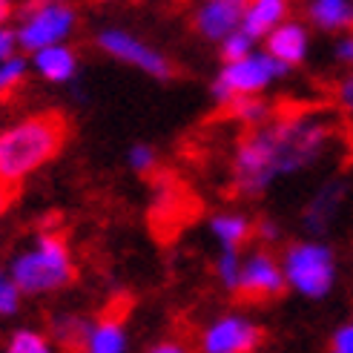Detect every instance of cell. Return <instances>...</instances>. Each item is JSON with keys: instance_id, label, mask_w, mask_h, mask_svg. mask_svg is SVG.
Wrapping results in <instances>:
<instances>
[{"instance_id": "5", "label": "cell", "mask_w": 353, "mask_h": 353, "mask_svg": "<svg viewBox=\"0 0 353 353\" xmlns=\"http://www.w3.org/2000/svg\"><path fill=\"white\" fill-rule=\"evenodd\" d=\"M290 75V66L273 58L268 49H253L241 58L224 61L216 81L210 83V95L219 107H227L233 98L241 95H264L273 83L285 81Z\"/></svg>"}, {"instance_id": "19", "label": "cell", "mask_w": 353, "mask_h": 353, "mask_svg": "<svg viewBox=\"0 0 353 353\" xmlns=\"http://www.w3.org/2000/svg\"><path fill=\"white\" fill-rule=\"evenodd\" d=\"M90 322L86 316H75V313H61L52 322V333H55V342L63 347H83L86 330H90Z\"/></svg>"}, {"instance_id": "16", "label": "cell", "mask_w": 353, "mask_h": 353, "mask_svg": "<svg viewBox=\"0 0 353 353\" xmlns=\"http://www.w3.org/2000/svg\"><path fill=\"white\" fill-rule=\"evenodd\" d=\"M307 21L322 32L353 29V0H307Z\"/></svg>"}, {"instance_id": "27", "label": "cell", "mask_w": 353, "mask_h": 353, "mask_svg": "<svg viewBox=\"0 0 353 353\" xmlns=\"http://www.w3.org/2000/svg\"><path fill=\"white\" fill-rule=\"evenodd\" d=\"M333 58H336L342 66L353 69V29H345L339 34V41L333 43Z\"/></svg>"}, {"instance_id": "24", "label": "cell", "mask_w": 353, "mask_h": 353, "mask_svg": "<svg viewBox=\"0 0 353 353\" xmlns=\"http://www.w3.org/2000/svg\"><path fill=\"white\" fill-rule=\"evenodd\" d=\"M259 46V41L253 38L247 29H233L230 34H224V38L219 41V52H221V61H233V58H241L247 55V52H253Z\"/></svg>"}, {"instance_id": "22", "label": "cell", "mask_w": 353, "mask_h": 353, "mask_svg": "<svg viewBox=\"0 0 353 353\" xmlns=\"http://www.w3.org/2000/svg\"><path fill=\"white\" fill-rule=\"evenodd\" d=\"M29 75V61L23 58V52H14L6 61H0V101L9 98L12 90H17Z\"/></svg>"}, {"instance_id": "3", "label": "cell", "mask_w": 353, "mask_h": 353, "mask_svg": "<svg viewBox=\"0 0 353 353\" xmlns=\"http://www.w3.org/2000/svg\"><path fill=\"white\" fill-rule=\"evenodd\" d=\"M6 270L23 296L41 299V296L61 293L72 285L75 259L61 236L41 233L9 259Z\"/></svg>"}, {"instance_id": "32", "label": "cell", "mask_w": 353, "mask_h": 353, "mask_svg": "<svg viewBox=\"0 0 353 353\" xmlns=\"http://www.w3.org/2000/svg\"><path fill=\"white\" fill-rule=\"evenodd\" d=\"M150 353H184V345L181 342H172V339H164V342H155L150 347Z\"/></svg>"}, {"instance_id": "30", "label": "cell", "mask_w": 353, "mask_h": 353, "mask_svg": "<svg viewBox=\"0 0 353 353\" xmlns=\"http://www.w3.org/2000/svg\"><path fill=\"white\" fill-rule=\"evenodd\" d=\"M17 52V38H14V29L9 23L0 21V61H6L9 55Z\"/></svg>"}, {"instance_id": "10", "label": "cell", "mask_w": 353, "mask_h": 353, "mask_svg": "<svg viewBox=\"0 0 353 353\" xmlns=\"http://www.w3.org/2000/svg\"><path fill=\"white\" fill-rule=\"evenodd\" d=\"M261 49H268L273 58H279L281 63L296 69V66H302L310 55V29L302 21L285 17L279 26H273L261 38Z\"/></svg>"}, {"instance_id": "31", "label": "cell", "mask_w": 353, "mask_h": 353, "mask_svg": "<svg viewBox=\"0 0 353 353\" xmlns=\"http://www.w3.org/2000/svg\"><path fill=\"white\" fill-rule=\"evenodd\" d=\"M21 6H23L21 0H0V21H3V23H12Z\"/></svg>"}, {"instance_id": "33", "label": "cell", "mask_w": 353, "mask_h": 353, "mask_svg": "<svg viewBox=\"0 0 353 353\" xmlns=\"http://www.w3.org/2000/svg\"><path fill=\"white\" fill-rule=\"evenodd\" d=\"M9 187L0 181V216H3V210H6V204H9V192H6Z\"/></svg>"}, {"instance_id": "8", "label": "cell", "mask_w": 353, "mask_h": 353, "mask_svg": "<svg viewBox=\"0 0 353 353\" xmlns=\"http://www.w3.org/2000/svg\"><path fill=\"white\" fill-rule=\"evenodd\" d=\"M264 342V330L244 313H224L201 330V353H253Z\"/></svg>"}, {"instance_id": "7", "label": "cell", "mask_w": 353, "mask_h": 353, "mask_svg": "<svg viewBox=\"0 0 353 353\" xmlns=\"http://www.w3.org/2000/svg\"><path fill=\"white\" fill-rule=\"evenodd\" d=\"M95 46L103 52L107 58L127 63L138 72H144L147 78L155 81H167L172 78V63L161 49H155L150 41L138 38L135 32L121 29V26H103L95 34Z\"/></svg>"}, {"instance_id": "21", "label": "cell", "mask_w": 353, "mask_h": 353, "mask_svg": "<svg viewBox=\"0 0 353 353\" xmlns=\"http://www.w3.org/2000/svg\"><path fill=\"white\" fill-rule=\"evenodd\" d=\"M6 353H52V339L34 327H17L6 339Z\"/></svg>"}, {"instance_id": "25", "label": "cell", "mask_w": 353, "mask_h": 353, "mask_svg": "<svg viewBox=\"0 0 353 353\" xmlns=\"http://www.w3.org/2000/svg\"><path fill=\"white\" fill-rule=\"evenodd\" d=\"M155 164H158V152H155V147L147 144V141H138V144H132L127 150V167L132 172L147 175V172L155 170Z\"/></svg>"}, {"instance_id": "29", "label": "cell", "mask_w": 353, "mask_h": 353, "mask_svg": "<svg viewBox=\"0 0 353 353\" xmlns=\"http://www.w3.org/2000/svg\"><path fill=\"white\" fill-rule=\"evenodd\" d=\"M253 233H259L261 241L273 244V241H279V236H281V227H279L276 219H259V224H253Z\"/></svg>"}, {"instance_id": "1", "label": "cell", "mask_w": 353, "mask_h": 353, "mask_svg": "<svg viewBox=\"0 0 353 353\" xmlns=\"http://www.w3.org/2000/svg\"><path fill=\"white\" fill-rule=\"evenodd\" d=\"M336 147V123L325 112H293L250 127L233 152V184L241 196H264L279 181L319 167Z\"/></svg>"}, {"instance_id": "4", "label": "cell", "mask_w": 353, "mask_h": 353, "mask_svg": "<svg viewBox=\"0 0 353 353\" xmlns=\"http://www.w3.org/2000/svg\"><path fill=\"white\" fill-rule=\"evenodd\" d=\"M279 261H281V273H285V285L296 296L310 299V302H322L336 288L339 264L327 241L319 239L293 241L285 247Z\"/></svg>"}, {"instance_id": "14", "label": "cell", "mask_w": 353, "mask_h": 353, "mask_svg": "<svg viewBox=\"0 0 353 353\" xmlns=\"http://www.w3.org/2000/svg\"><path fill=\"white\" fill-rule=\"evenodd\" d=\"M86 353H127L130 350V333L127 325L115 316H103V319H92L90 330L83 339Z\"/></svg>"}, {"instance_id": "26", "label": "cell", "mask_w": 353, "mask_h": 353, "mask_svg": "<svg viewBox=\"0 0 353 353\" xmlns=\"http://www.w3.org/2000/svg\"><path fill=\"white\" fill-rule=\"evenodd\" d=\"M330 350L333 353H353V322H345L333 330L330 336Z\"/></svg>"}, {"instance_id": "12", "label": "cell", "mask_w": 353, "mask_h": 353, "mask_svg": "<svg viewBox=\"0 0 353 353\" xmlns=\"http://www.w3.org/2000/svg\"><path fill=\"white\" fill-rule=\"evenodd\" d=\"M345 201H347V184L342 179H330L310 196L305 213H302V227L313 236L327 233L333 221L339 219Z\"/></svg>"}, {"instance_id": "6", "label": "cell", "mask_w": 353, "mask_h": 353, "mask_svg": "<svg viewBox=\"0 0 353 353\" xmlns=\"http://www.w3.org/2000/svg\"><path fill=\"white\" fill-rule=\"evenodd\" d=\"M78 9L69 0H29L14 14L17 52L32 55L43 46L66 43L78 32Z\"/></svg>"}, {"instance_id": "9", "label": "cell", "mask_w": 353, "mask_h": 353, "mask_svg": "<svg viewBox=\"0 0 353 353\" xmlns=\"http://www.w3.org/2000/svg\"><path fill=\"white\" fill-rule=\"evenodd\" d=\"M285 290H288V285H285V273H281V261L268 247L253 250L250 256L241 259L236 293L250 299V302H273V299H279Z\"/></svg>"}, {"instance_id": "13", "label": "cell", "mask_w": 353, "mask_h": 353, "mask_svg": "<svg viewBox=\"0 0 353 353\" xmlns=\"http://www.w3.org/2000/svg\"><path fill=\"white\" fill-rule=\"evenodd\" d=\"M29 69L46 83L63 86V83H72L78 78L81 58H78V52L69 46V41L66 43H52V46H43L38 52H32Z\"/></svg>"}, {"instance_id": "28", "label": "cell", "mask_w": 353, "mask_h": 353, "mask_svg": "<svg viewBox=\"0 0 353 353\" xmlns=\"http://www.w3.org/2000/svg\"><path fill=\"white\" fill-rule=\"evenodd\" d=\"M336 103L353 115V72H347L339 83H336Z\"/></svg>"}, {"instance_id": "20", "label": "cell", "mask_w": 353, "mask_h": 353, "mask_svg": "<svg viewBox=\"0 0 353 353\" xmlns=\"http://www.w3.org/2000/svg\"><path fill=\"white\" fill-rule=\"evenodd\" d=\"M213 270H216L219 285L224 290L236 293L239 273H241V250H239V247H219V256L213 261Z\"/></svg>"}, {"instance_id": "11", "label": "cell", "mask_w": 353, "mask_h": 353, "mask_svg": "<svg viewBox=\"0 0 353 353\" xmlns=\"http://www.w3.org/2000/svg\"><path fill=\"white\" fill-rule=\"evenodd\" d=\"M247 0H201L196 14H192V26L204 41L219 43L224 34L241 26Z\"/></svg>"}, {"instance_id": "23", "label": "cell", "mask_w": 353, "mask_h": 353, "mask_svg": "<svg viewBox=\"0 0 353 353\" xmlns=\"http://www.w3.org/2000/svg\"><path fill=\"white\" fill-rule=\"evenodd\" d=\"M23 293L14 285V279L9 276L6 268H0V319H12L23 307Z\"/></svg>"}, {"instance_id": "34", "label": "cell", "mask_w": 353, "mask_h": 353, "mask_svg": "<svg viewBox=\"0 0 353 353\" xmlns=\"http://www.w3.org/2000/svg\"><path fill=\"white\" fill-rule=\"evenodd\" d=\"M95 3H112V0H95Z\"/></svg>"}, {"instance_id": "15", "label": "cell", "mask_w": 353, "mask_h": 353, "mask_svg": "<svg viewBox=\"0 0 353 353\" xmlns=\"http://www.w3.org/2000/svg\"><path fill=\"white\" fill-rule=\"evenodd\" d=\"M285 17H290V0H247L241 29H247L261 43L264 34L279 26Z\"/></svg>"}, {"instance_id": "2", "label": "cell", "mask_w": 353, "mask_h": 353, "mask_svg": "<svg viewBox=\"0 0 353 353\" xmlns=\"http://www.w3.org/2000/svg\"><path fill=\"white\" fill-rule=\"evenodd\" d=\"M69 127L58 112H34L0 130V181L17 187L58 158Z\"/></svg>"}, {"instance_id": "17", "label": "cell", "mask_w": 353, "mask_h": 353, "mask_svg": "<svg viewBox=\"0 0 353 353\" xmlns=\"http://www.w3.org/2000/svg\"><path fill=\"white\" fill-rule=\"evenodd\" d=\"M207 230L216 239L219 247H239L241 250V247L247 244V239L253 236V221L244 213H230V210H227V213L210 216Z\"/></svg>"}, {"instance_id": "18", "label": "cell", "mask_w": 353, "mask_h": 353, "mask_svg": "<svg viewBox=\"0 0 353 353\" xmlns=\"http://www.w3.org/2000/svg\"><path fill=\"white\" fill-rule=\"evenodd\" d=\"M224 110L230 112L239 123H244V127H259V123H264V121L273 115V107H270V103L264 101L261 95H241V98H233Z\"/></svg>"}]
</instances>
